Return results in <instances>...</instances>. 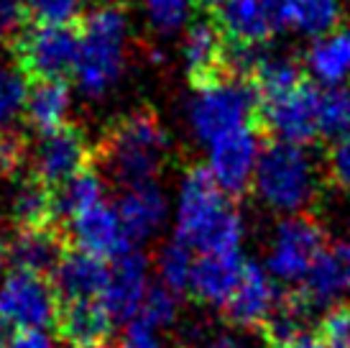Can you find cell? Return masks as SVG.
Listing matches in <instances>:
<instances>
[{
  "mask_svg": "<svg viewBox=\"0 0 350 348\" xmlns=\"http://www.w3.org/2000/svg\"><path fill=\"white\" fill-rule=\"evenodd\" d=\"M174 238L200 253H235L241 246L243 221L202 164L189 166L182 179Z\"/></svg>",
  "mask_w": 350,
  "mask_h": 348,
  "instance_id": "6da1fadb",
  "label": "cell"
},
{
  "mask_svg": "<svg viewBox=\"0 0 350 348\" xmlns=\"http://www.w3.org/2000/svg\"><path fill=\"white\" fill-rule=\"evenodd\" d=\"M169 151V136L159 118L138 108L133 113L116 118L95 146V159L103 162L110 177L123 187L154 182L161 172Z\"/></svg>",
  "mask_w": 350,
  "mask_h": 348,
  "instance_id": "7a4b0ae2",
  "label": "cell"
},
{
  "mask_svg": "<svg viewBox=\"0 0 350 348\" xmlns=\"http://www.w3.org/2000/svg\"><path fill=\"white\" fill-rule=\"evenodd\" d=\"M79 57L75 67L79 90L90 97L113 90L126 67L128 13L118 3L98 5L77 21Z\"/></svg>",
  "mask_w": 350,
  "mask_h": 348,
  "instance_id": "3957f363",
  "label": "cell"
},
{
  "mask_svg": "<svg viewBox=\"0 0 350 348\" xmlns=\"http://www.w3.org/2000/svg\"><path fill=\"white\" fill-rule=\"evenodd\" d=\"M317 164L314 156L297 144L266 141L258 156L253 187L263 203L279 213H299L317 195Z\"/></svg>",
  "mask_w": 350,
  "mask_h": 348,
  "instance_id": "277c9868",
  "label": "cell"
},
{
  "mask_svg": "<svg viewBox=\"0 0 350 348\" xmlns=\"http://www.w3.org/2000/svg\"><path fill=\"white\" fill-rule=\"evenodd\" d=\"M13 64L31 82L67 79L79 57V26L75 23H29L8 47Z\"/></svg>",
  "mask_w": 350,
  "mask_h": 348,
  "instance_id": "5b68a950",
  "label": "cell"
},
{
  "mask_svg": "<svg viewBox=\"0 0 350 348\" xmlns=\"http://www.w3.org/2000/svg\"><path fill=\"white\" fill-rule=\"evenodd\" d=\"M256 118L258 92L251 82L233 75L195 90V100L189 103V126L207 144L245 126H256Z\"/></svg>",
  "mask_w": 350,
  "mask_h": 348,
  "instance_id": "8992f818",
  "label": "cell"
},
{
  "mask_svg": "<svg viewBox=\"0 0 350 348\" xmlns=\"http://www.w3.org/2000/svg\"><path fill=\"white\" fill-rule=\"evenodd\" d=\"M320 105L322 90L314 82L304 79L297 90L273 100H258V118L256 126L271 141L286 144H312L320 136Z\"/></svg>",
  "mask_w": 350,
  "mask_h": 348,
  "instance_id": "52a82bcc",
  "label": "cell"
},
{
  "mask_svg": "<svg viewBox=\"0 0 350 348\" xmlns=\"http://www.w3.org/2000/svg\"><path fill=\"white\" fill-rule=\"evenodd\" d=\"M95 162V146L79 126H62L54 134L39 138V144L31 146L29 154V177L39 179L49 190L69 182L72 177L92 169Z\"/></svg>",
  "mask_w": 350,
  "mask_h": 348,
  "instance_id": "ba28073f",
  "label": "cell"
},
{
  "mask_svg": "<svg viewBox=\"0 0 350 348\" xmlns=\"http://www.w3.org/2000/svg\"><path fill=\"white\" fill-rule=\"evenodd\" d=\"M59 297L49 277L13 271L0 282V323L10 328L44 330L57 323Z\"/></svg>",
  "mask_w": 350,
  "mask_h": 348,
  "instance_id": "9c48e42d",
  "label": "cell"
},
{
  "mask_svg": "<svg viewBox=\"0 0 350 348\" xmlns=\"http://www.w3.org/2000/svg\"><path fill=\"white\" fill-rule=\"evenodd\" d=\"M327 249V233L314 218L292 215L279 223L269 251V274L282 282H299Z\"/></svg>",
  "mask_w": 350,
  "mask_h": 348,
  "instance_id": "30bf717a",
  "label": "cell"
},
{
  "mask_svg": "<svg viewBox=\"0 0 350 348\" xmlns=\"http://www.w3.org/2000/svg\"><path fill=\"white\" fill-rule=\"evenodd\" d=\"M263 144L266 141L258 126H245L210 144L207 169L228 197H241L251 190Z\"/></svg>",
  "mask_w": 350,
  "mask_h": 348,
  "instance_id": "8fae6325",
  "label": "cell"
},
{
  "mask_svg": "<svg viewBox=\"0 0 350 348\" xmlns=\"http://www.w3.org/2000/svg\"><path fill=\"white\" fill-rule=\"evenodd\" d=\"M213 21L230 44L261 47L284 23V0H225L213 10Z\"/></svg>",
  "mask_w": 350,
  "mask_h": 348,
  "instance_id": "7c38bea8",
  "label": "cell"
},
{
  "mask_svg": "<svg viewBox=\"0 0 350 348\" xmlns=\"http://www.w3.org/2000/svg\"><path fill=\"white\" fill-rule=\"evenodd\" d=\"M64 233H67V241L72 249L100 256L105 261H113L116 256L131 249L120 215L105 200L64 223Z\"/></svg>",
  "mask_w": 350,
  "mask_h": 348,
  "instance_id": "4fadbf2b",
  "label": "cell"
},
{
  "mask_svg": "<svg viewBox=\"0 0 350 348\" xmlns=\"http://www.w3.org/2000/svg\"><path fill=\"white\" fill-rule=\"evenodd\" d=\"M228 51L230 41L223 36L213 18L197 21L185 34L182 44V57L189 85L200 90L204 85H213L217 79L230 77V64H228Z\"/></svg>",
  "mask_w": 350,
  "mask_h": 348,
  "instance_id": "5bb4252c",
  "label": "cell"
},
{
  "mask_svg": "<svg viewBox=\"0 0 350 348\" xmlns=\"http://www.w3.org/2000/svg\"><path fill=\"white\" fill-rule=\"evenodd\" d=\"M148 292V261L141 251L128 249L110 261L105 290L100 302L113 320H133L146 300Z\"/></svg>",
  "mask_w": 350,
  "mask_h": 348,
  "instance_id": "9a60e30c",
  "label": "cell"
},
{
  "mask_svg": "<svg viewBox=\"0 0 350 348\" xmlns=\"http://www.w3.org/2000/svg\"><path fill=\"white\" fill-rule=\"evenodd\" d=\"M282 300L279 290L273 287L271 277L253 261H245L243 277L235 287L233 297L223 308L228 323L238 328H261L269 323L273 310Z\"/></svg>",
  "mask_w": 350,
  "mask_h": 348,
  "instance_id": "2e32d148",
  "label": "cell"
},
{
  "mask_svg": "<svg viewBox=\"0 0 350 348\" xmlns=\"http://www.w3.org/2000/svg\"><path fill=\"white\" fill-rule=\"evenodd\" d=\"M69 251L67 233L62 225L18 231L8 241V264L13 271H31L39 277H51L59 261Z\"/></svg>",
  "mask_w": 350,
  "mask_h": 348,
  "instance_id": "e0dca14e",
  "label": "cell"
},
{
  "mask_svg": "<svg viewBox=\"0 0 350 348\" xmlns=\"http://www.w3.org/2000/svg\"><path fill=\"white\" fill-rule=\"evenodd\" d=\"M107 271H110V264L105 259L69 246V251L59 261L49 279L59 302L100 300V295L105 290Z\"/></svg>",
  "mask_w": 350,
  "mask_h": 348,
  "instance_id": "ac0fdd59",
  "label": "cell"
},
{
  "mask_svg": "<svg viewBox=\"0 0 350 348\" xmlns=\"http://www.w3.org/2000/svg\"><path fill=\"white\" fill-rule=\"evenodd\" d=\"M245 261L241 253H202L195 259L192 279H189V295L197 302L225 308L233 297L238 282L243 277Z\"/></svg>",
  "mask_w": 350,
  "mask_h": 348,
  "instance_id": "d6986e66",
  "label": "cell"
},
{
  "mask_svg": "<svg viewBox=\"0 0 350 348\" xmlns=\"http://www.w3.org/2000/svg\"><path fill=\"white\" fill-rule=\"evenodd\" d=\"M299 295L304 302L314 308H327L332 302L350 295V243H335L327 246L312 271L304 277V284L299 287Z\"/></svg>",
  "mask_w": 350,
  "mask_h": 348,
  "instance_id": "ffe728a7",
  "label": "cell"
},
{
  "mask_svg": "<svg viewBox=\"0 0 350 348\" xmlns=\"http://www.w3.org/2000/svg\"><path fill=\"white\" fill-rule=\"evenodd\" d=\"M118 215L123 223L128 241H146L148 236L159 231V225L166 218V197L156 182L133 184L123 190V197L118 203Z\"/></svg>",
  "mask_w": 350,
  "mask_h": 348,
  "instance_id": "44dd1931",
  "label": "cell"
},
{
  "mask_svg": "<svg viewBox=\"0 0 350 348\" xmlns=\"http://www.w3.org/2000/svg\"><path fill=\"white\" fill-rule=\"evenodd\" d=\"M57 333L72 348L92 346L107 338L113 328V318L100 300H72L59 302Z\"/></svg>",
  "mask_w": 350,
  "mask_h": 348,
  "instance_id": "7402d4cb",
  "label": "cell"
},
{
  "mask_svg": "<svg viewBox=\"0 0 350 348\" xmlns=\"http://www.w3.org/2000/svg\"><path fill=\"white\" fill-rule=\"evenodd\" d=\"M69 103H72V97H69L67 79L33 82L29 97H26V108H23L26 126L33 128L39 136L54 134L62 126H67Z\"/></svg>",
  "mask_w": 350,
  "mask_h": 348,
  "instance_id": "603a6c76",
  "label": "cell"
},
{
  "mask_svg": "<svg viewBox=\"0 0 350 348\" xmlns=\"http://www.w3.org/2000/svg\"><path fill=\"white\" fill-rule=\"evenodd\" d=\"M248 82L253 85V90L258 92V100L263 103V100H273V97H282L297 90L304 82V72H301L299 62H294L292 57L271 54L263 47L256 64H253Z\"/></svg>",
  "mask_w": 350,
  "mask_h": 348,
  "instance_id": "cb8c5ba5",
  "label": "cell"
},
{
  "mask_svg": "<svg viewBox=\"0 0 350 348\" xmlns=\"http://www.w3.org/2000/svg\"><path fill=\"white\" fill-rule=\"evenodd\" d=\"M10 218L18 231L57 225L54 221V190L41 184L33 177L21 179L10 197Z\"/></svg>",
  "mask_w": 350,
  "mask_h": 348,
  "instance_id": "d4e9b609",
  "label": "cell"
},
{
  "mask_svg": "<svg viewBox=\"0 0 350 348\" xmlns=\"http://www.w3.org/2000/svg\"><path fill=\"white\" fill-rule=\"evenodd\" d=\"M307 67L325 85H338L350 75V29L320 36L307 51Z\"/></svg>",
  "mask_w": 350,
  "mask_h": 348,
  "instance_id": "484cf974",
  "label": "cell"
},
{
  "mask_svg": "<svg viewBox=\"0 0 350 348\" xmlns=\"http://www.w3.org/2000/svg\"><path fill=\"white\" fill-rule=\"evenodd\" d=\"M338 0H284V23L307 36H327L340 29Z\"/></svg>",
  "mask_w": 350,
  "mask_h": 348,
  "instance_id": "4316f807",
  "label": "cell"
},
{
  "mask_svg": "<svg viewBox=\"0 0 350 348\" xmlns=\"http://www.w3.org/2000/svg\"><path fill=\"white\" fill-rule=\"evenodd\" d=\"M98 203H103V179L95 169H88L54 190V221L57 225H64Z\"/></svg>",
  "mask_w": 350,
  "mask_h": 348,
  "instance_id": "83f0119b",
  "label": "cell"
},
{
  "mask_svg": "<svg viewBox=\"0 0 350 348\" xmlns=\"http://www.w3.org/2000/svg\"><path fill=\"white\" fill-rule=\"evenodd\" d=\"M192 269H195V256L192 249L182 241L166 243L161 253H159V274L164 279V287L174 295H185L189 292V279H192Z\"/></svg>",
  "mask_w": 350,
  "mask_h": 348,
  "instance_id": "f1b7e54d",
  "label": "cell"
},
{
  "mask_svg": "<svg viewBox=\"0 0 350 348\" xmlns=\"http://www.w3.org/2000/svg\"><path fill=\"white\" fill-rule=\"evenodd\" d=\"M29 79L21 75L16 64H3L0 62V134L16 128V118L23 116L26 97H29Z\"/></svg>",
  "mask_w": 350,
  "mask_h": 348,
  "instance_id": "f546056e",
  "label": "cell"
},
{
  "mask_svg": "<svg viewBox=\"0 0 350 348\" xmlns=\"http://www.w3.org/2000/svg\"><path fill=\"white\" fill-rule=\"evenodd\" d=\"M320 136L342 141L350 138V92L348 90H327L322 92L320 105Z\"/></svg>",
  "mask_w": 350,
  "mask_h": 348,
  "instance_id": "4dcf8cb0",
  "label": "cell"
},
{
  "mask_svg": "<svg viewBox=\"0 0 350 348\" xmlns=\"http://www.w3.org/2000/svg\"><path fill=\"white\" fill-rule=\"evenodd\" d=\"M195 0H141L151 26L161 34H174L189 21Z\"/></svg>",
  "mask_w": 350,
  "mask_h": 348,
  "instance_id": "1f68e13d",
  "label": "cell"
},
{
  "mask_svg": "<svg viewBox=\"0 0 350 348\" xmlns=\"http://www.w3.org/2000/svg\"><path fill=\"white\" fill-rule=\"evenodd\" d=\"M136 318L146 320L148 325H154L156 330L172 325L176 318L174 292H169L166 287H151V290L146 292V300H144Z\"/></svg>",
  "mask_w": 350,
  "mask_h": 348,
  "instance_id": "d6a6232c",
  "label": "cell"
},
{
  "mask_svg": "<svg viewBox=\"0 0 350 348\" xmlns=\"http://www.w3.org/2000/svg\"><path fill=\"white\" fill-rule=\"evenodd\" d=\"M31 144L26 134H21L18 128H10L5 134H0V174L13 177L23 164H29Z\"/></svg>",
  "mask_w": 350,
  "mask_h": 348,
  "instance_id": "836d02e7",
  "label": "cell"
},
{
  "mask_svg": "<svg viewBox=\"0 0 350 348\" xmlns=\"http://www.w3.org/2000/svg\"><path fill=\"white\" fill-rule=\"evenodd\" d=\"M317 338L325 343V348L338 346L350 340V305L348 302H335L320 320Z\"/></svg>",
  "mask_w": 350,
  "mask_h": 348,
  "instance_id": "e575fe53",
  "label": "cell"
},
{
  "mask_svg": "<svg viewBox=\"0 0 350 348\" xmlns=\"http://www.w3.org/2000/svg\"><path fill=\"white\" fill-rule=\"evenodd\" d=\"M36 23H75L79 0H23Z\"/></svg>",
  "mask_w": 350,
  "mask_h": 348,
  "instance_id": "d590c367",
  "label": "cell"
},
{
  "mask_svg": "<svg viewBox=\"0 0 350 348\" xmlns=\"http://www.w3.org/2000/svg\"><path fill=\"white\" fill-rule=\"evenodd\" d=\"M29 18L23 0H0V47L8 49L13 39L29 26Z\"/></svg>",
  "mask_w": 350,
  "mask_h": 348,
  "instance_id": "8d00e7d4",
  "label": "cell"
},
{
  "mask_svg": "<svg viewBox=\"0 0 350 348\" xmlns=\"http://www.w3.org/2000/svg\"><path fill=\"white\" fill-rule=\"evenodd\" d=\"M120 348H164V343H161L154 325H148L146 320L141 318H133L128 320Z\"/></svg>",
  "mask_w": 350,
  "mask_h": 348,
  "instance_id": "74e56055",
  "label": "cell"
},
{
  "mask_svg": "<svg viewBox=\"0 0 350 348\" xmlns=\"http://www.w3.org/2000/svg\"><path fill=\"white\" fill-rule=\"evenodd\" d=\"M0 348H57L46 330H10L5 338L0 340Z\"/></svg>",
  "mask_w": 350,
  "mask_h": 348,
  "instance_id": "f35d334b",
  "label": "cell"
},
{
  "mask_svg": "<svg viewBox=\"0 0 350 348\" xmlns=\"http://www.w3.org/2000/svg\"><path fill=\"white\" fill-rule=\"evenodd\" d=\"M330 174L332 179L350 190V138H342V141H335L330 151Z\"/></svg>",
  "mask_w": 350,
  "mask_h": 348,
  "instance_id": "ab89813d",
  "label": "cell"
},
{
  "mask_svg": "<svg viewBox=\"0 0 350 348\" xmlns=\"http://www.w3.org/2000/svg\"><path fill=\"white\" fill-rule=\"evenodd\" d=\"M269 348H325L320 338H317V333L312 336V333H299V336H294L289 340H282V343H271Z\"/></svg>",
  "mask_w": 350,
  "mask_h": 348,
  "instance_id": "60d3db41",
  "label": "cell"
},
{
  "mask_svg": "<svg viewBox=\"0 0 350 348\" xmlns=\"http://www.w3.org/2000/svg\"><path fill=\"white\" fill-rule=\"evenodd\" d=\"M202 348H248V343L243 338L233 336V333H220V336L207 340Z\"/></svg>",
  "mask_w": 350,
  "mask_h": 348,
  "instance_id": "b9f144b4",
  "label": "cell"
},
{
  "mask_svg": "<svg viewBox=\"0 0 350 348\" xmlns=\"http://www.w3.org/2000/svg\"><path fill=\"white\" fill-rule=\"evenodd\" d=\"M8 259V238L3 236V231H0V264Z\"/></svg>",
  "mask_w": 350,
  "mask_h": 348,
  "instance_id": "7bdbcfd3",
  "label": "cell"
},
{
  "mask_svg": "<svg viewBox=\"0 0 350 348\" xmlns=\"http://www.w3.org/2000/svg\"><path fill=\"white\" fill-rule=\"evenodd\" d=\"M195 3H197V5H207V8H217V5H223V3H225V0H195Z\"/></svg>",
  "mask_w": 350,
  "mask_h": 348,
  "instance_id": "ee69618b",
  "label": "cell"
},
{
  "mask_svg": "<svg viewBox=\"0 0 350 348\" xmlns=\"http://www.w3.org/2000/svg\"><path fill=\"white\" fill-rule=\"evenodd\" d=\"M82 348H116L113 343H107V340H100V343H92V346H82Z\"/></svg>",
  "mask_w": 350,
  "mask_h": 348,
  "instance_id": "f6af8a7d",
  "label": "cell"
},
{
  "mask_svg": "<svg viewBox=\"0 0 350 348\" xmlns=\"http://www.w3.org/2000/svg\"><path fill=\"white\" fill-rule=\"evenodd\" d=\"M330 348H350V340H345V343H338V346H330Z\"/></svg>",
  "mask_w": 350,
  "mask_h": 348,
  "instance_id": "bcb514c9",
  "label": "cell"
}]
</instances>
